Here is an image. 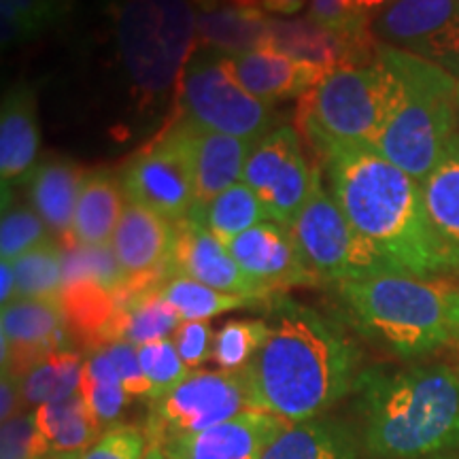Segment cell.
I'll return each mask as SVG.
<instances>
[{
  "mask_svg": "<svg viewBox=\"0 0 459 459\" xmlns=\"http://www.w3.org/2000/svg\"><path fill=\"white\" fill-rule=\"evenodd\" d=\"M48 223L39 217L32 206H4L0 223V255L4 262H13L34 247L48 243Z\"/></svg>",
  "mask_w": 459,
  "mask_h": 459,
  "instance_id": "d590c367",
  "label": "cell"
},
{
  "mask_svg": "<svg viewBox=\"0 0 459 459\" xmlns=\"http://www.w3.org/2000/svg\"><path fill=\"white\" fill-rule=\"evenodd\" d=\"M336 287L355 328L400 358H419L459 338V290L445 281L381 273Z\"/></svg>",
  "mask_w": 459,
  "mask_h": 459,
  "instance_id": "277c9868",
  "label": "cell"
},
{
  "mask_svg": "<svg viewBox=\"0 0 459 459\" xmlns=\"http://www.w3.org/2000/svg\"><path fill=\"white\" fill-rule=\"evenodd\" d=\"M13 300H17V281H15V273L11 262L0 264V302L3 307H7Z\"/></svg>",
  "mask_w": 459,
  "mask_h": 459,
  "instance_id": "f6af8a7d",
  "label": "cell"
},
{
  "mask_svg": "<svg viewBox=\"0 0 459 459\" xmlns=\"http://www.w3.org/2000/svg\"><path fill=\"white\" fill-rule=\"evenodd\" d=\"M268 325L266 342L243 370L251 409L307 421L355 389L361 353L336 321L277 296Z\"/></svg>",
  "mask_w": 459,
  "mask_h": 459,
  "instance_id": "6da1fadb",
  "label": "cell"
},
{
  "mask_svg": "<svg viewBox=\"0 0 459 459\" xmlns=\"http://www.w3.org/2000/svg\"><path fill=\"white\" fill-rule=\"evenodd\" d=\"M271 325L262 319H232L215 332L213 359L220 370L243 372L266 342Z\"/></svg>",
  "mask_w": 459,
  "mask_h": 459,
  "instance_id": "e575fe53",
  "label": "cell"
},
{
  "mask_svg": "<svg viewBox=\"0 0 459 459\" xmlns=\"http://www.w3.org/2000/svg\"><path fill=\"white\" fill-rule=\"evenodd\" d=\"M39 119L37 99L30 85L20 83L4 94L0 113V179L3 187L28 177L37 169Z\"/></svg>",
  "mask_w": 459,
  "mask_h": 459,
  "instance_id": "603a6c76",
  "label": "cell"
},
{
  "mask_svg": "<svg viewBox=\"0 0 459 459\" xmlns=\"http://www.w3.org/2000/svg\"><path fill=\"white\" fill-rule=\"evenodd\" d=\"M108 358H111L115 370H117L122 385L132 398H149L152 395V385H149L145 372L141 368L139 361V347L132 342L113 341L102 344Z\"/></svg>",
  "mask_w": 459,
  "mask_h": 459,
  "instance_id": "60d3db41",
  "label": "cell"
},
{
  "mask_svg": "<svg viewBox=\"0 0 459 459\" xmlns=\"http://www.w3.org/2000/svg\"><path fill=\"white\" fill-rule=\"evenodd\" d=\"M381 56L398 79V96L375 149L421 183L455 134V74L389 45Z\"/></svg>",
  "mask_w": 459,
  "mask_h": 459,
  "instance_id": "5b68a950",
  "label": "cell"
},
{
  "mask_svg": "<svg viewBox=\"0 0 459 459\" xmlns=\"http://www.w3.org/2000/svg\"><path fill=\"white\" fill-rule=\"evenodd\" d=\"M85 451H68V453H51L48 459H83Z\"/></svg>",
  "mask_w": 459,
  "mask_h": 459,
  "instance_id": "f5cc1de1",
  "label": "cell"
},
{
  "mask_svg": "<svg viewBox=\"0 0 459 459\" xmlns=\"http://www.w3.org/2000/svg\"><path fill=\"white\" fill-rule=\"evenodd\" d=\"M251 409L243 372L192 370L181 385L152 400L147 412V445L166 446L198 434Z\"/></svg>",
  "mask_w": 459,
  "mask_h": 459,
  "instance_id": "30bf717a",
  "label": "cell"
},
{
  "mask_svg": "<svg viewBox=\"0 0 459 459\" xmlns=\"http://www.w3.org/2000/svg\"><path fill=\"white\" fill-rule=\"evenodd\" d=\"M457 321H459V300H457Z\"/></svg>",
  "mask_w": 459,
  "mask_h": 459,
  "instance_id": "db71d44e",
  "label": "cell"
},
{
  "mask_svg": "<svg viewBox=\"0 0 459 459\" xmlns=\"http://www.w3.org/2000/svg\"><path fill=\"white\" fill-rule=\"evenodd\" d=\"M73 283H94L117 294L128 287V277L111 245H73L65 247V287Z\"/></svg>",
  "mask_w": 459,
  "mask_h": 459,
  "instance_id": "836d02e7",
  "label": "cell"
},
{
  "mask_svg": "<svg viewBox=\"0 0 459 459\" xmlns=\"http://www.w3.org/2000/svg\"><path fill=\"white\" fill-rule=\"evenodd\" d=\"M122 189L128 203L152 209L170 221H181L194 213L198 189L175 126L130 160L122 172Z\"/></svg>",
  "mask_w": 459,
  "mask_h": 459,
  "instance_id": "7c38bea8",
  "label": "cell"
},
{
  "mask_svg": "<svg viewBox=\"0 0 459 459\" xmlns=\"http://www.w3.org/2000/svg\"><path fill=\"white\" fill-rule=\"evenodd\" d=\"M172 126L179 132L192 164L198 206L211 203L221 192L237 186L238 179H243L245 164L255 147L254 141L200 128L181 117Z\"/></svg>",
  "mask_w": 459,
  "mask_h": 459,
  "instance_id": "d6986e66",
  "label": "cell"
},
{
  "mask_svg": "<svg viewBox=\"0 0 459 459\" xmlns=\"http://www.w3.org/2000/svg\"><path fill=\"white\" fill-rule=\"evenodd\" d=\"M260 459H359L353 429L334 419L287 423Z\"/></svg>",
  "mask_w": 459,
  "mask_h": 459,
  "instance_id": "d4e9b609",
  "label": "cell"
},
{
  "mask_svg": "<svg viewBox=\"0 0 459 459\" xmlns=\"http://www.w3.org/2000/svg\"><path fill=\"white\" fill-rule=\"evenodd\" d=\"M264 0H228L230 7H238V9H262Z\"/></svg>",
  "mask_w": 459,
  "mask_h": 459,
  "instance_id": "816d5d0a",
  "label": "cell"
},
{
  "mask_svg": "<svg viewBox=\"0 0 459 459\" xmlns=\"http://www.w3.org/2000/svg\"><path fill=\"white\" fill-rule=\"evenodd\" d=\"M308 17L344 39H358L372 32L368 15L361 13L353 0H311Z\"/></svg>",
  "mask_w": 459,
  "mask_h": 459,
  "instance_id": "f35d334b",
  "label": "cell"
},
{
  "mask_svg": "<svg viewBox=\"0 0 459 459\" xmlns=\"http://www.w3.org/2000/svg\"><path fill=\"white\" fill-rule=\"evenodd\" d=\"M355 3V7H358L361 13H366V15H370L372 11H377V9H383L387 4H392V3H395V0H353Z\"/></svg>",
  "mask_w": 459,
  "mask_h": 459,
  "instance_id": "7dc6e473",
  "label": "cell"
},
{
  "mask_svg": "<svg viewBox=\"0 0 459 459\" xmlns=\"http://www.w3.org/2000/svg\"><path fill=\"white\" fill-rule=\"evenodd\" d=\"M317 170L304 156L298 132L291 126H277L255 143L243 183L260 198L268 220L290 228L311 196Z\"/></svg>",
  "mask_w": 459,
  "mask_h": 459,
  "instance_id": "8fae6325",
  "label": "cell"
},
{
  "mask_svg": "<svg viewBox=\"0 0 459 459\" xmlns=\"http://www.w3.org/2000/svg\"><path fill=\"white\" fill-rule=\"evenodd\" d=\"M196 37L203 48L240 56L271 45V17L264 9L223 7L196 15Z\"/></svg>",
  "mask_w": 459,
  "mask_h": 459,
  "instance_id": "4316f807",
  "label": "cell"
},
{
  "mask_svg": "<svg viewBox=\"0 0 459 459\" xmlns=\"http://www.w3.org/2000/svg\"><path fill=\"white\" fill-rule=\"evenodd\" d=\"M170 264L172 274H183L226 294L255 298V300L271 298L240 271L226 243H221L196 215L175 221Z\"/></svg>",
  "mask_w": 459,
  "mask_h": 459,
  "instance_id": "e0dca14e",
  "label": "cell"
},
{
  "mask_svg": "<svg viewBox=\"0 0 459 459\" xmlns=\"http://www.w3.org/2000/svg\"><path fill=\"white\" fill-rule=\"evenodd\" d=\"M34 417H37L39 429L48 438L51 453L88 451L105 434L99 421L91 417L82 392L71 398L39 406Z\"/></svg>",
  "mask_w": 459,
  "mask_h": 459,
  "instance_id": "83f0119b",
  "label": "cell"
},
{
  "mask_svg": "<svg viewBox=\"0 0 459 459\" xmlns=\"http://www.w3.org/2000/svg\"><path fill=\"white\" fill-rule=\"evenodd\" d=\"M228 57L245 90L268 105L287 99H302L328 74L324 68L294 60L271 45Z\"/></svg>",
  "mask_w": 459,
  "mask_h": 459,
  "instance_id": "ffe728a7",
  "label": "cell"
},
{
  "mask_svg": "<svg viewBox=\"0 0 459 459\" xmlns=\"http://www.w3.org/2000/svg\"><path fill=\"white\" fill-rule=\"evenodd\" d=\"M143 459H175V457H172L170 453L164 449V446H158V445H147L145 457H143Z\"/></svg>",
  "mask_w": 459,
  "mask_h": 459,
  "instance_id": "681fc988",
  "label": "cell"
},
{
  "mask_svg": "<svg viewBox=\"0 0 459 459\" xmlns=\"http://www.w3.org/2000/svg\"><path fill=\"white\" fill-rule=\"evenodd\" d=\"M302 260L317 281L344 283L392 273L375 251L361 240L341 206L324 186L321 170L315 177V186L304 209L290 226Z\"/></svg>",
  "mask_w": 459,
  "mask_h": 459,
  "instance_id": "9c48e42d",
  "label": "cell"
},
{
  "mask_svg": "<svg viewBox=\"0 0 459 459\" xmlns=\"http://www.w3.org/2000/svg\"><path fill=\"white\" fill-rule=\"evenodd\" d=\"M85 361L73 349L51 353L39 361L32 370L20 378V394L24 411H37L39 406L71 398L82 392Z\"/></svg>",
  "mask_w": 459,
  "mask_h": 459,
  "instance_id": "f1b7e54d",
  "label": "cell"
},
{
  "mask_svg": "<svg viewBox=\"0 0 459 459\" xmlns=\"http://www.w3.org/2000/svg\"><path fill=\"white\" fill-rule=\"evenodd\" d=\"M172 341L189 370H198L206 359L213 358L215 332L211 330L209 321H183Z\"/></svg>",
  "mask_w": 459,
  "mask_h": 459,
  "instance_id": "b9f144b4",
  "label": "cell"
},
{
  "mask_svg": "<svg viewBox=\"0 0 459 459\" xmlns=\"http://www.w3.org/2000/svg\"><path fill=\"white\" fill-rule=\"evenodd\" d=\"M372 32L383 45L459 74V0H395Z\"/></svg>",
  "mask_w": 459,
  "mask_h": 459,
  "instance_id": "4fadbf2b",
  "label": "cell"
},
{
  "mask_svg": "<svg viewBox=\"0 0 459 459\" xmlns=\"http://www.w3.org/2000/svg\"><path fill=\"white\" fill-rule=\"evenodd\" d=\"M361 443L377 459H419L459 443V372L449 366L361 370Z\"/></svg>",
  "mask_w": 459,
  "mask_h": 459,
  "instance_id": "3957f363",
  "label": "cell"
},
{
  "mask_svg": "<svg viewBox=\"0 0 459 459\" xmlns=\"http://www.w3.org/2000/svg\"><path fill=\"white\" fill-rule=\"evenodd\" d=\"M421 194L436 245L449 271H459V132L421 181Z\"/></svg>",
  "mask_w": 459,
  "mask_h": 459,
  "instance_id": "7402d4cb",
  "label": "cell"
},
{
  "mask_svg": "<svg viewBox=\"0 0 459 459\" xmlns=\"http://www.w3.org/2000/svg\"><path fill=\"white\" fill-rule=\"evenodd\" d=\"M192 4L198 9V13H209V11L220 9V0H192Z\"/></svg>",
  "mask_w": 459,
  "mask_h": 459,
  "instance_id": "f907efd6",
  "label": "cell"
},
{
  "mask_svg": "<svg viewBox=\"0 0 459 459\" xmlns=\"http://www.w3.org/2000/svg\"><path fill=\"white\" fill-rule=\"evenodd\" d=\"M117 298V313L108 324L102 344L124 341L141 347V344L175 336V332L183 324L181 315L172 308V304L164 300L158 287L145 291H132L126 287Z\"/></svg>",
  "mask_w": 459,
  "mask_h": 459,
  "instance_id": "cb8c5ba5",
  "label": "cell"
},
{
  "mask_svg": "<svg viewBox=\"0 0 459 459\" xmlns=\"http://www.w3.org/2000/svg\"><path fill=\"white\" fill-rule=\"evenodd\" d=\"M68 321L60 300L20 298L3 307L0 361L4 375L20 381L51 353L68 349Z\"/></svg>",
  "mask_w": 459,
  "mask_h": 459,
  "instance_id": "5bb4252c",
  "label": "cell"
},
{
  "mask_svg": "<svg viewBox=\"0 0 459 459\" xmlns=\"http://www.w3.org/2000/svg\"><path fill=\"white\" fill-rule=\"evenodd\" d=\"M124 196L122 179L113 172L88 170L74 209L73 245H111L126 209Z\"/></svg>",
  "mask_w": 459,
  "mask_h": 459,
  "instance_id": "484cf974",
  "label": "cell"
},
{
  "mask_svg": "<svg viewBox=\"0 0 459 459\" xmlns=\"http://www.w3.org/2000/svg\"><path fill=\"white\" fill-rule=\"evenodd\" d=\"M82 394L91 417L99 421L102 432L117 426L132 395L124 389L122 378L115 370L105 347L91 349V355L85 359Z\"/></svg>",
  "mask_w": 459,
  "mask_h": 459,
  "instance_id": "f546056e",
  "label": "cell"
},
{
  "mask_svg": "<svg viewBox=\"0 0 459 459\" xmlns=\"http://www.w3.org/2000/svg\"><path fill=\"white\" fill-rule=\"evenodd\" d=\"M51 446L37 426L34 411H24L3 423L0 459H48Z\"/></svg>",
  "mask_w": 459,
  "mask_h": 459,
  "instance_id": "74e56055",
  "label": "cell"
},
{
  "mask_svg": "<svg viewBox=\"0 0 459 459\" xmlns=\"http://www.w3.org/2000/svg\"><path fill=\"white\" fill-rule=\"evenodd\" d=\"M158 291L166 302L172 304V308L181 315L183 321H206L221 313L251 308L262 302L255 298L226 294V291L213 290V287L198 283L183 274H172L162 285H158Z\"/></svg>",
  "mask_w": 459,
  "mask_h": 459,
  "instance_id": "1f68e13d",
  "label": "cell"
},
{
  "mask_svg": "<svg viewBox=\"0 0 459 459\" xmlns=\"http://www.w3.org/2000/svg\"><path fill=\"white\" fill-rule=\"evenodd\" d=\"M88 170L73 160L51 158L39 162L28 175V198L39 217L60 238L62 247L73 245V220Z\"/></svg>",
  "mask_w": 459,
  "mask_h": 459,
  "instance_id": "44dd1931",
  "label": "cell"
},
{
  "mask_svg": "<svg viewBox=\"0 0 459 459\" xmlns=\"http://www.w3.org/2000/svg\"><path fill=\"white\" fill-rule=\"evenodd\" d=\"M383 48V45H381ZM398 96V79L385 57L330 71L298 105V124L321 158L338 149L372 147Z\"/></svg>",
  "mask_w": 459,
  "mask_h": 459,
  "instance_id": "8992f818",
  "label": "cell"
},
{
  "mask_svg": "<svg viewBox=\"0 0 459 459\" xmlns=\"http://www.w3.org/2000/svg\"><path fill=\"white\" fill-rule=\"evenodd\" d=\"M0 7L9 9L26 26L30 39L57 22L48 0H0Z\"/></svg>",
  "mask_w": 459,
  "mask_h": 459,
  "instance_id": "7bdbcfd3",
  "label": "cell"
},
{
  "mask_svg": "<svg viewBox=\"0 0 459 459\" xmlns=\"http://www.w3.org/2000/svg\"><path fill=\"white\" fill-rule=\"evenodd\" d=\"M304 4H307V0H264L262 9L268 13L296 15L304 9Z\"/></svg>",
  "mask_w": 459,
  "mask_h": 459,
  "instance_id": "bcb514c9",
  "label": "cell"
},
{
  "mask_svg": "<svg viewBox=\"0 0 459 459\" xmlns=\"http://www.w3.org/2000/svg\"><path fill=\"white\" fill-rule=\"evenodd\" d=\"M147 438L134 426H115L83 453V459H143Z\"/></svg>",
  "mask_w": 459,
  "mask_h": 459,
  "instance_id": "ab89813d",
  "label": "cell"
},
{
  "mask_svg": "<svg viewBox=\"0 0 459 459\" xmlns=\"http://www.w3.org/2000/svg\"><path fill=\"white\" fill-rule=\"evenodd\" d=\"M48 4L51 7V11H54V13H56L57 22H60L62 17L68 13V9H71L73 0H48Z\"/></svg>",
  "mask_w": 459,
  "mask_h": 459,
  "instance_id": "c3c4849f",
  "label": "cell"
},
{
  "mask_svg": "<svg viewBox=\"0 0 459 459\" xmlns=\"http://www.w3.org/2000/svg\"><path fill=\"white\" fill-rule=\"evenodd\" d=\"M179 105L181 119L254 143L277 124L273 105L255 99L238 82L228 54L209 48L194 51L189 57L179 82Z\"/></svg>",
  "mask_w": 459,
  "mask_h": 459,
  "instance_id": "ba28073f",
  "label": "cell"
},
{
  "mask_svg": "<svg viewBox=\"0 0 459 459\" xmlns=\"http://www.w3.org/2000/svg\"><path fill=\"white\" fill-rule=\"evenodd\" d=\"M24 412V404H22L20 394V381L15 377L4 375L0 381V421H11V419Z\"/></svg>",
  "mask_w": 459,
  "mask_h": 459,
  "instance_id": "ee69618b",
  "label": "cell"
},
{
  "mask_svg": "<svg viewBox=\"0 0 459 459\" xmlns=\"http://www.w3.org/2000/svg\"><path fill=\"white\" fill-rule=\"evenodd\" d=\"M139 361L149 385H152V395H149V400H156L160 395L172 392V389L181 385V383L192 375V370L187 368L186 361L181 359L179 349H177L172 338L141 344Z\"/></svg>",
  "mask_w": 459,
  "mask_h": 459,
  "instance_id": "8d00e7d4",
  "label": "cell"
},
{
  "mask_svg": "<svg viewBox=\"0 0 459 459\" xmlns=\"http://www.w3.org/2000/svg\"><path fill=\"white\" fill-rule=\"evenodd\" d=\"M290 421L273 412L247 409L203 432L166 445L175 459H260Z\"/></svg>",
  "mask_w": 459,
  "mask_h": 459,
  "instance_id": "ac0fdd59",
  "label": "cell"
},
{
  "mask_svg": "<svg viewBox=\"0 0 459 459\" xmlns=\"http://www.w3.org/2000/svg\"><path fill=\"white\" fill-rule=\"evenodd\" d=\"M226 247L240 271L268 296L285 287L319 283L304 264L291 230L281 223H257L230 240Z\"/></svg>",
  "mask_w": 459,
  "mask_h": 459,
  "instance_id": "2e32d148",
  "label": "cell"
},
{
  "mask_svg": "<svg viewBox=\"0 0 459 459\" xmlns=\"http://www.w3.org/2000/svg\"><path fill=\"white\" fill-rule=\"evenodd\" d=\"M324 166L342 215L389 271L415 277L449 271L428 223L421 183L372 147L338 149Z\"/></svg>",
  "mask_w": 459,
  "mask_h": 459,
  "instance_id": "7a4b0ae2",
  "label": "cell"
},
{
  "mask_svg": "<svg viewBox=\"0 0 459 459\" xmlns=\"http://www.w3.org/2000/svg\"><path fill=\"white\" fill-rule=\"evenodd\" d=\"M457 94H459V85H457Z\"/></svg>",
  "mask_w": 459,
  "mask_h": 459,
  "instance_id": "11a10c76",
  "label": "cell"
},
{
  "mask_svg": "<svg viewBox=\"0 0 459 459\" xmlns=\"http://www.w3.org/2000/svg\"><path fill=\"white\" fill-rule=\"evenodd\" d=\"M113 32L132 90L149 100L181 82L198 41L192 0H117Z\"/></svg>",
  "mask_w": 459,
  "mask_h": 459,
  "instance_id": "52a82bcc",
  "label": "cell"
},
{
  "mask_svg": "<svg viewBox=\"0 0 459 459\" xmlns=\"http://www.w3.org/2000/svg\"><path fill=\"white\" fill-rule=\"evenodd\" d=\"M17 281V300H60L65 290V247L54 238L11 262Z\"/></svg>",
  "mask_w": 459,
  "mask_h": 459,
  "instance_id": "d6a6232c",
  "label": "cell"
},
{
  "mask_svg": "<svg viewBox=\"0 0 459 459\" xmlns=\"http://www.w3.org/2000/svg\"><path fill=\"white\" fill-rule=\"evenodd\" d=\"M172 245H175V221L141 204H126L111 247L119 266L128 277V290H153L172 277Z\"/></svg>",
  "mask_w": 459,
  "mask_h": 459,
  "instance_id": "9a60e30c",
  "label": "cell"
},
{
  "mask_svg": "<svg viewBox=\"0 0 459 459\" xmlns=\"http://www.w3.org/2000/svg\"><path fill=\"white\" fill-rule=\"evenodd\" d=\"M192 215H196L221 243H230L238 234L268 220L260 198L245 183H237L211 203L196 206Z\"/></svg>",
  "mask_w": 459,
  "mask_h": 459,
  "instance_id": "4dcf8cb0",
  "label": "cell"
}]
</instances>
